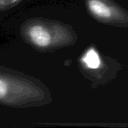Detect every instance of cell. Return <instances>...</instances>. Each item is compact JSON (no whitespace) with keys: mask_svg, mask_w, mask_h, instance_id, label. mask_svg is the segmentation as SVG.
<instances>
[{"mask_svg":"<svg viewBox=\"0 0 128 128\" xmlns=\"http://www.w3.org/2000/svg\"><path fill=\"white\" fill-rule=\"evenodd\" d=\"M21 0H0V13L14 7Z\"/></svg>","mask_w":128,"mask_h":128,"instance_id":"obj_5","label":"cell"},{"mask_svg":"<svg viewBox=\"0 0 128 128\" xmlns=\"http://www.w3.org/2000/svg\"><path fill=\"white\" fill-rule=\"evenodd\" d=\"M38 89L34 85L17 77L0 74V102L20 104L34 99Z\"/></svg>","mask_w":128,"mask_h":128,"instance_id":"obj_2","label":"cell"},{"mask_svg":"<svg viewBox=\"0 0 128 128\" xmlns=\"http://www.w3.org/2000/svg\"><path fill=\"white\" fill-rule=\"evenodd\" d=\"M91 14L104 22L123 24L128 22V15L116 4L110 0H86Z\"/></svg>","mask_w":128,"mask_h":128,"instance_id":"obj_3","label":"cell"},{"mask_svg":"<svg viewBox=\"0 0 128 128\" xmlns=\"http://www.w3.org/2000/svg\"><path fill=\"white\" fill-rule=\"evenodd\" d=\"M81 62L87 68L92 70L98 69L101 64L100 57L98 52L93 48H91L86 52L85 55L81 58Z\"/></svg>","mask_w":128,"mask_h":128,"instance_id":"obj_4","label":"cell"},{"mask_svg":"<svg viewBox=\"0 0 128 128\" xmlns=\"http://www.w3.org/2000/svg\"><path fill=\"white\" fill-rule=\"evenodd\" d=\"M64 29L57 24L43 20H33L25 23L22 33L24 38L40 50H48L64 41Z\"/></svg>","mask_w":128,"mask_h":128,"instance_id":"obj_1","label":"cell"}]
</instances>
